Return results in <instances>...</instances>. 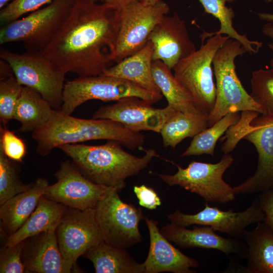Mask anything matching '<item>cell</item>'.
<instances>
[{
    "label": "cell",
    "mask_w": 273,
    "mask_h": 273,
    "mask_svg": "<svg viewBox=\"0 0 273 273\" xmlns=\"http://www.w3.org/2000/svg\"><path fill=\"white\" fill-rule=\"evenodd\" d=\"M148 40L153 45V61L160 60L170 69L196 51L185 21L176 12L162 18L150 33Z\"/></svg>",
    "instance_id": "e0dca14e"
},
{
    "label": "cell",
    "mask_w": 273,
    "mask_h": 273,
    "mask_svg": "<svg viewBox=\"0 0 273 273\" xmlns=\"http://www.w3.org/2000/svg\"><path fill=\"white\" fill-rule=\"evenodd\" d=\"M68 207L43 195L21 227L8 238L4 245L11 246L41 233L56 229Z\"/></svg>",
    "instance_id": "603a6c76"
},
{
    "label": "cell",
    "mask_w": 273,
    "mask_h": 273,
    "mask_svg": "<svg viewBox=\"0 0 273 273\" xmlns=\"http://www.w3.org/2000/svg\"><path fill=\"white\" fill-rule=\"evenodd\" d=\"M229 38L220 34L208 37L199 50L180 60L172 69L176 78L191 95L197 109L208 114L214 108L216 96L213 60Z\"/></svg>",
    "instance_id": "52a82bcc"
},
{
    "label": "cell",
    "mask_w": 273,
    "mask_h": 273,
    "mask_svg": "<svg viewBox=\"0 0 273 273\" xmlns=\"http://www.w3.org/2000/svg\"><path fill=\"white\" fill-rule=\"evenodd\" d=\"M68 156L80 172L90 181L122 190L125 179L139 174L156 156L154 149L145 150L142 157L124 150L121 145L109 141L99 145L72 144L58 147Z\"/></svg>",
    "instance_id": "3957f363"
},
{
    "label": "cell",
    "mask_w": 273,
    "mask_h": 273,
    "mask_svg": "<svg viewBox=\"0 0 273 273\" xmlns=\"http://www.w3.org/2000/svg\"><path fill=\"white\" fill-rule=\"evenodd\" d=\"M151 105L139 98H125L114 104L100 107L94 113L93 118L116 121L136 132H160L165 122L176 111L168 105L156 108Z\"/></svg>",
    "instance_id": "2e32d148"
},
{
    "label": "cell",
    "mask_w": 273,
    "mask_h": 273,
    "mask_svg": "<svg viewBox=\"0 0 273 273\" xmlns=\"http://www.w3.org/2000/svg\"><path fill=\"white\" fill-rule=\"evenodd\" d=\"M9 1L10 0H0V9H2L5 7Z\"/></svg>",
    "instance_id": "ee69618b"
},
{
    "label": "cell",
    "mask_w": 273,
    "mask_h": 273,
    "mask_svg": "<svg viewBox=\"0 0 273 273\" xmlns=\"http://www.w3.org/2000/svg\"><path fill=\"white\" fill-rule=\"evenodd\" d=\"M119 191L115 188L108 193L95 208V214L103 241L125 249L142 241L139 223L145 216L140 207L123 202Z\"/></svg>",
    "instance_id": "8fae6325"
},
{
    "label": "cell",
    "mask_w": 273,
    "mask_h": 273,
    "mask_svg": "<svg viewBox=\"0 0 273 273\" xmlns=\"http://www.w3.org/2000/svg\"><path fill=\"white\" fill-rule=\"evenodd\" d=\"M203 6L205 12L212 15L220 23V28L215 32H205L200 35L202 42L207 38L216 34H226L230 38L240 41L246 52L256 54L262 47L263 43L249 39L246 34H241L234 28L233 22L235 14L232 8L226 6V3H233L236 0H198Z\"/></svg>",
    "instance_id": "83f0119b"
},
{
    "label": "cell",
    "mask_w": 273,
    "mask_h": 273,
    "mask_svg": "<svg viewBox=\"0 0 273 273\" xmlns=\"http://www.w3.org/2000/svg\"><path fill=\"white\" fill-rule=\"evenodd\" d=\"M265 216L263 220L273 231V191L270 189L260 193L258 197Z\"/></svg>",
    "instance_id": "74e56055"
},
{
    "label": "cell",
    "mask_w": 273,
    "mask_h": 273,
    "mask_svg": "<svg viewBox=\"0 0 273 273\" xmlns=\"http://www.w3.org/2000/svg\"><path fill=\"white\" fill-rule=\"evenodd\" d=\"M25 240L11 246L4 245L0 250L1 273L26 272L22 261Z\"/></svg>",
    "instance_id": "d590c367"
},
{
    "label": "cell",
    "mask_w": 273,
    "mask_h": 273,
    "mask_svg": "<svg viewBox=\"0 0 273 273\" xmlns=\"http://www.w3.org/2000/svg\"><path fill=\"white\" fill-rule=\"evenodd\" d=\"M75 1L53 0L47 7L3 25L0 44L21 42L27 52L40 53L56 36Z\"/></svg>",
    "instance_id": "8992f818"
},
{
    "label": "cell",
    "mask_w": 273,
    "mask_h": 273,
    "mask_svg": "<svg viewBox=\"0 0 273 273\" xmlns=\"http://www.w3.org/2000/svg\"><path fill=\"white\" fill-rule=\"evenodd\" d=\"M49 186L46 178L38 177L28 189L0 205L1 231L7 238L18 230L29 217Z\"/></svg>",
    "instance_id": "44dd1931"
},
{
    "label": "cell",
    "mask_w": 273,
    "mask_h": 273,
    "mask_svg": "<svg viewBox=\"0 0 273 273\" xmlns=\"http://www.w3.org/2000/svg\"><path fill=\"white\" fill-rule=\"evenodd\" d=\"M36 152L45 156L59 147L92 140L115 141L130 150L141 149L145 135L116 121L105 119L74 117L55 109L48 121L32 132Z\"/></svg>",
    "instance_id": "7a4b0ae2"
},
{
    "label": "cell",
    "mask_w": 273,
    "mask_h": 273,
    "mask_svg": "<svg viewBox=\"0 0 273 273\" xmlns=\"http://www.w3.org/2000/svg\"><path fill=\"white\" fill-rule=\"evenodd\" d=\"M53 0H14L0 11V21L3 25L15 21L23 15L34 12Z\"/></svg>",
    "instance_id": "e575fe53"
},
{
    "label": "cell",
    "mask_w": 273,
    "mask_h": 273,
    "mask_svg": "<svg viewBox=\"0 0 273 273\" xmlns=\"http://www.w3.org/2000/svg\"><path fill=\"white\" fill-rule=\"evenodd\" d=\"M246 52L237 40L229 38L218 50L213 60L216 96L214 108L209 114L208 127L229 113L255 112L266 113L243 87L236 71V58Z\"/></svg>",
    "instance_id": "5b68a950"
},
{
    "label": "cell",
    "mask_w": 273,
    "mask_h": 273,
    "mask_svg": "<svg viewBox=\"0 0 273 273\" xmlns=\"http://www.w3.org/2000/svg\"><path fill=\"white\" fill-rule=\"evenodd\" d=\"M240 117L239 112L226 114L209 128L207 127L194 136L190 145L180 156L202 154L214 156L217 141L230 127L238 122Z\"/></svg>",
    "instance_id": "f546056e"
},
{
    "label": "cell",
    "mask_w": 273,
    "mask_h": 273,
    "mask_svg": "<svg viewBox=\"0 0 273 273\" xmlns=\"http://www.w3.org/2000/svg\"><path fill=\"white\" fill-rule=\"evenodd\" d=\"M169 10V6L162 0L153 5L138 2L121 9L115 62L141 50L155 26Z\"/></svg>",
    "instance_id": "7c38bea8"
},
{
    "label": "cell",
    "mask_w": 273,
    "mask_h": 273,
    "mask_svg": "<svg viewBox=\"0 0 273 273\" xmlns=\"http://www.w3.org/2000/svg\"><path fill=\"white\" fill-rule=\"evenodd\" d=\"M150 236V247L147 257L143 263L144 273L171 272L194 273L191 268L199 265L194 258L187 256L175 247L159 230L157 221L145 216Z\"/></svg>",
    "instance_id": "ac0fdd59"
},
{
    "label": "cell",
    "mask_w": 273,
    "mask_h": 273,
    "mask_svg": "<svg viewBox=\"0 0 273 273\" xmlns=\"http://www.w3.org/2000/svg\"><path fill=\"white\" fill-rule=\"evenodd\" d=\"M0 80V125L7 126L8 122L14 119L23 86L15 75Z\"/></svg>",
    "instance_id": "d6a6232c"
},
{
    "label": "cell",
    "mask_w": 273,
    "mask_h": 273,
    "mask_svg": "<svg viewBox=\"0 0 273 273\" xmlns=\"http://www.w3.org/2000/svg\"><path fill=\"white\" fill-rule=\"evenodd\" d=\"M54 110L38 93L23 86L14 116L20 123L18 131L32 132L40 128L48 121Z\"/></svg>",
    "instance_id": "484cf974"
},
{
    "label": "cell",
    "mask_w": 273,
    "mask_h": 273,
    "mask_svg": "<svg viewBox=\"0 0 273 273\" xmlns=\"http://www.w3.org/2000/svg\"><path fill=\"white\" fill-rule=\"evenodd\" d=\"M251 97L263 107L266 113L273 114V71L259 69L252 72L250 80Z\"/></svg>",
    "instance_id": "1f68e13d"
},
{
    "label": "cell",
    "mask_w": 273,
    "mask_h": 273,
    "mask_svg": "<svg viewBox=\"0 0 273 273\" xmlns=\"http://www.w3.org/2000/svg\"><path fill=\"white\" fill-rule=\"evenodd\" d=\"M238 129L221 147L225 154L232 151L240 140L251 143L258 154L254 174L240 185L233 187L236 195L261 193L273 188V114H259L243 112Z\"/></svg>",
    "instance_id": "277c9868"
},
{
    "label": "cell",
    "mask_w": 273,
    "mask_h": 273,
    "mask_svg": "<svg viewBox=\"0 0 273 273\" xmlns=\"http://www.w3.org/2000/svg\"><path fill=\"white\" fill-rule=\"evenodd\" d=\"M160 0H141V2L145 5H153L157 3Z\"/></svg>",
    "instance_id": "b9f144b4"
},
{
    "label": "cell",
    "mask_w": 273,
    "mask_h": 273,
    "mask_svg": "<svg viewBox=\"0 0 273 273\" xmlns=\"http://www.w3.org/2000/svg\"><path fill=\"white\" fill-rule=\"evenodd\" d=\"M234 159L224 155L216 163L193 161L186 168L172 162L177 168L173 174H158L169 186H179L202 197L206 202L226 203L235 199L233 187L223 179V175Z\"/></svg>",
    "instance_id": "9c48e42d"
},
{
    "label": "cell",
    "mask_w": 273,
    "mask_h": 273,
    "mask_svg": "<svg viewBox=\"0 0 273 273\" xmlns=\"http://www.w3.org/2000/svg\"><path fill=\"white\" fill-rule=\"evenodd\" d=\"M133 192L138 199L139 204L150 210H154L161 205V201L156 192L145 185L135 186Z\"/></svg>",
    "instance_id": "8d00e7d4"
},
{
    "label": "cell",
    "mask_w": 273,
    "mask_h": 273,
    "mask_svg": "<svg viewBox=\"0 0 273 273\" xmlns=\"http://www.w3.org/2000/svg\"><path fill=\"white\" fill-rule=\"evenodd\" d=\"M257 15L260 20L268 22L263 25L262 31L265 35L273 40V14L258 13Z\"/></svg>",
    "instance_id": "f35d334b"
},
{
    "label": "cell",
    "mask_w": 273,
    "mask_h": 273,
    "mask_svg": "<svg viewBox=\"0 0 273 273\" xmlns=\"http://www.w3.org/2000/svg\"><path fill=\"white\" fill-rule=\"evenodd\" d=\"M0 150V205L31 186L24 184L20 179L18 166Z\"/></svg>",
    "instance_id": "4dcf8cb0"
},
{
    "label": "cell",
    "mask_w": 273,
    "mask_h": 273,
    "mask_svg": "<svg viewBox=\"0 0 273 273\" xmlns=\"http://www.w3.org/2000/svg\"><path fill=\"white\" fill-rule=\"evenodd\" d=\"M209 114L198 110L176 111L165 122L160 133L165 147L175 148L187 138H192L208 126Z\"/></svg>",
    "instance_id": "4316f807"
},
{
    "label": "cell",
    "mask_w": 273,
    "mask_h": 273,
    "mask_svg": "<svg viewBox=\"0 0 273 273\" xmlns=\"http://www.w3.org/2000/svg\"><path fill=\"white\" fill-rule=\"evenodd\" d=\"M271 189H272V191H273V188H272Z\"/></svg>",
    "instance_id": "7dc6e473"
},
{
    "label": "cell",
    "mask_w": 273,
    "mask_h": 273,
    "mask_svg": "<svg viewBox=\"0 0 273 273\" xmlns=\"http://www.w3.org/2000/svg\"><path fill=\"white\" fill-rule=\"evenodd\" d=\"M268 47L271 50L272 54V56L270 61L269 65L270 68L273 71V40H272L271 42L268 44Z\"/></svg>",
    "instance_id": "7bdbcfd3"
},
{
    "label": "cell",
    "mask_w": 273,
    "mask_h": 273,
    "mask_svg": "<svg viewBox=\"0 0 273 273\" xmlns=\"http://www.w3.org/2000/svg\"><path fill=\"white\" fill-rule=\"evenodd\" d=\"M0 58L11 66L18 81L37 93L54 109H60L65 73L40 53L17 54L1 49Z\"/></svg>",
    "instance_id": "30bf717a"
},
{
    "label": "cell",
    "mask_w": 273,
    "mask_h": 273,
    "mask_svg": "<svg viewBox=\"0 0 273 273\" xmlns=\"http://www.w3.org/2000/svg\"><path fill=\"white\" fill-rule=\"evenodd\" d=\"M14 75L12 69L9 64L2 59H0V79H2Z\"/></svg>",
    "instance_id": "60d3db41"
},
{
    "label": "cell",
    "mask_w": 273,
    "mask_h": 273,
    "mask_svg": "<svg viewBox=\"0 0 273 273\" xmlns=\"http://www.w3.org/2000/svg\"><path fill=\"white\" fill-rule=\"evenodd\" d=\"M141 1V0H104V3L120 10L128 5Z\"/></svg>",
    "instance_id": "ab89813d"
},
{
    "label": "cell",
    "mask_w": 273,
    "mask_h": 273,
    "mask_svg": "<svg viewBox=\"0 0 273 273\" xmlns=\"http://www.w3.org/2000/svg\"><path fill=\"white\" fill-rule=\"evenodd\" d=\"M22 259L26 272L69 273L76 267L62 256L56 229L25 240Z\"/></svg>",
    "instance_id": "ffe728a7"
},
{
    "label": "cell",
    "mask_w": 273,
    "mask_h": 273,
    "mask_svg": "<svg viewBox=\"0 0 273 273\" xmlns=\"http://www.w3.org/2000/svg\"><path fill=\"white\" fill-rule=\"evenodd\" d=\"M120 10L105 3L76 0L56 36L40 54L65 73L103 74L115 62Z\"/></svg>",
    "instance_id": "6da1fadb"
},
{
    "label": "cell",
    "mask_w": 273,
    "mask_h": 273,
    "mask_svg": "<svg viewBox=\"0 0 273 273\" xmlns=\"http://www.w3.org/2000/svg\"><path fill=\"white\" fill-rule=\"evenodd\" d=\"M160 232L169 241L183 248L213 249L226 255L233 254L243 259L247 257V246L244 241L219 236L209 226H195L190 230L171 223L163 226Z\"/></svg>",
    "instance_id": "d6986e66"
},
{
    "label": "cell",
    "mask_w": 273,
    "mask_h": 273,
    "mask_svg": "<svg viewBox=\"0 0 273 273\" xmlns=\"http://www.w3.org/2000/svg\"><path fill=\"white\" fill-rule=\"evenodd\" d=\"M55 176L57 181L47 187L43 196L70 208L82 210L95 208L115 188L90 181L82 175L72 160L62 162Z\"/></svg>",
    "instance_id": "4fadbf2b"
},
{
    "label": "cell",
    "mask_w": 273,
    "mask_h": 273,
    "mask_svg": "<svg viewBox=\"0 0 273 273\" xmlns=\"http://www.w3.org/2000/svg\"><path fill=\"white\" fill-rule=\"evenodd\" d=\"M153 51L152 43L148 40L139 51L110 66L103 74L121 78L150 92L162 94L153 77Z\"/></svg>",
    "instance_id": "7402d4cb"
},
{
    "label": "cell",
    "mask_w": 273,
    "mask_h": 273,
    "mask_svg": "<svg viewBox=\"0 0 273 273\" xmlns=\"http://www.w3.org/2000/svg\"><path fill=\"white\" fill-rule=\"evenodd\" d=\"M171 70L161 61H153V77L162 95L166 98L167 105L176 111L197 110L191 95L172 74Z\"/></svg>",
    "instance_id": "f1b7e54d"
},
{
    "label": "cell",
    "mask_w": 273,
    "mask_h": 273,
    "mask_svg": "<svg viewBox=\"0 0 273 273\" xmlns=\"http://www.w3.org/2000/svg\"><path fill=\"white\" fill-rule=\"evenodd\" d=\"M264 1L266 3H270L273 1V0H264Z\"/></svg>",
    "instance_id": "f6af8a7d"
},
{
    "label": "cell",
    "mask_w": 273,
    "mask_h": 273,
    "mask_svg": "<svg viewBox=\"0 0 273 273\" xmlns=\"http://www.w3.org/2000/svg\"><path fill=\"white\" fill-rule=\"evenodd\" d=\"M265 216L258 197L253 200L249 207L241 212H234L231 209L224 211L206 203L204 208L196 214H186L177 209L167 215L171 223L176 225L182 227L192 224L207 225L215 231L237 239L242 238L248 226L263 221Z\"/></svg>",
    "instance_id": "9a60e30c"
},
{
    "label": "cell",
    "mask_w": 273,
    "mask_h": 273,
    "mask_svg": "<svg viewBox=\"0 0 273 273\" xmlns=\"http://www.w3.org/2000/svg\"><path fill=\"white\" fill-rule=\"evenodd\" d=\"M0 150L10 159L22 162L27 153L25 141L7 126L0 125Z\"/></svg>",
    "instance_id": "836d02e7"
},
{
    "label": "cell",
    "mask_w": 273,
    "mask_h": 273,
    "mask_svg": "<svg viewBox=\"0 0 273 273\" xmlns=\"http://www.w3.org/2000/svg\"><path fill=\"white\" fill-rule=\"evenodd\" d=\"M128 97L139 98L152 104L159 101L162 95L148 91L130 81L104 74L78 77L65 82L60 110L71 115L77 107L89 100L117 101Z\"/></svg>",
    "instance_id": "ba28073f"
},
{
    "label": "cell",
    "mask_w": 273,
    "mask_h": 273,
    "mask_svg": "<svg viewBox=\"0 0 273 273\" xmlns=\"http://www.w3.org/2000/svg\"><path fill=\"white\" fill-rule=\"evenodd\" d=\"M58 246L64 258L76 266L79 257L103 241L95 208H68L56 229Z\"/></svg>",
    "instance_id": "5bb4252c"
},
{
    "label": "cell",
    "mask_w": 273,
    "mask_h": 273,
    "mask_svg": "<svg viewBox=\"0 0 273 273\" xmlns=\"http://www.w3.org/2000/svg\"><path fill=\"white\" fill-rule=\"evenodd\" d=\"M242 239L247 246V273H273V231L264 221L252 231L244 232Z\"/></svg>",
    "instance_id": "cb8c5ba5"
},
{
    "label": "cell",
    "mask_w": 273,
    "mask_h": 273,
    "mask_svg": "<svg viewBox=\"0 0 273 273\" xmlns=\"http://www.w3.org/2000/svg\"><path fill=\"white\" fill-rule=\"evenodd\" d=\"M83 256L93 263L97 273H144L143 263L136 262L125 249L103 241L89 248Z\"/></svg>",
    "instance_id": "d4e9b609"
},
{
    "label": "cell",
    "mask_w": 273,
    "mask_h": 273,
    "mask_svg": "<svg viewBox=\"0 0 273 273\" xmlns=\"http://www.w3.org/2000/svg\"><path fill=\"white\" fill-rule=\"evenodd\" d=\"M91 1H93L95 2H97L98 1L104 2V0H91Z\"/></svg>",
    "instance_id": "bcb514c9"
}]
</instances>
